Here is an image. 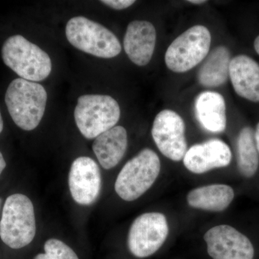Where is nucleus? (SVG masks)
<instances>
[{"instance_id":"1","label":"nucleus","mask_w":259,"mask_h":259,"mask_svg":"<svg viewBox=\"0 0 259 259\" xmlns=\"http://www.w3.org/2000/svg\"><path fill=\"white\" fill-rule=\"evenodd\" d=\"M5 100L15 123L30 131L36 128L44 117L47 93L40 83L19 78L10 83Z\"/></svg>"},{"instance_id":"2","label":"nucleus","mask_w":259,"mask_h":259,"mask_svg":"<svg viewBox=\"0 0 259 259\" xmlns=\"http://www.w3.org/2000/svg\"><path fill=\"white\" fill-rule=\"evenodd\" d=\"M36 233L35 212L31 200L23 194L9 196L0 221V238L13 249L30 244Z\"/></svg>"},{"instance_id":"3","label":"nucleus","mask_w":259,"mask_h":259,"mask_svg":"<svg viewBox=\"0 0 259 259\" xmlns=\"http://www.w3.org/2000/svg\"><path fill=\"white\" fill-rule=\"evenodd\" d=\"M5 65L19 76L28 81H42L52 70L51 58L47 53L20 35L8 37L2 48Z\"/></svg>"},{"instance_id":"4","label":"nucleus","mask_w":259,"mask_h":259,"mask_svg":"<svg viewBox=\"0 0 259 259\" xmlns=\"http://www.w3.org/2000/svg\"><path fill=\"white\" fill-rule=\"evenodd\" d=\"M66 35L73 47L97 57L111 59L121 52L120 42L113 32L85 17L70 19Z\"/></svg>"},{"instance_id":"5","label":"nucleus","mask_w":259,"mask_h":259,"mask_svg":"<svg viewBox=\"0 0 259 259\" xmlns=\"http://www.w3.org/2000/svg\"><path fill=\"white\" fill-rule=\"evenodd\" d=\"M120 117V106L112 97L84 95L78 98L74 110L75 122L86 139H96L115 127Z\"/></svg>"},{"instance_id":"6","label":"nucleus","mask_w":259,"mask_h":259,"mask_svg":"<svg viewBox=\"0 0 259 259\" xmlns=\"http://www.w3.org/2000/svg\"><path fill=\"white\" fill-rule=\"evenodd\" d=\"M161 171L159 157L149 148L143 149L121 169L115 184L120 198L131 202L147 192Z\"/></svg>"},{"instance_id":"7","label":"nucleus","mask_w":259,"mask_h":259,"mask_svg":"<svg viewBox=\"0 0 259 259\" xmlns=\"http://www.w3.org/2000/svg\"><path fill=\"white\" fill-rule=\"evenodd\" d=\"M211 34L203 25H194L177 37L165 54L168 69L176 73L190 71L208 55Z\"/></svg>"},{"instance_id":"8","label":"nucleus","mask_w":259,"mask_h":259,"mask_svg":"<svg viewBox=\"0 0 259 259\" xmlns=\"http://www.w3.org/2000/svg\"><path fill=\"white\" fill-rule=\"evenodd\" d=\"M168 235V225L164 214L144 213L135 220L130 228V251L138 258L150 256L161 248Z\"/></svg>"},{"instance_id":"9","label":"nucleus","mask_w":259,"mask_h":259,"mask_svg":"<svg viewBox=\"0 0 259 259\" xmlns=\"http://www.w3.org/2000/svg\"><path fill=\"white\" fill-rule=\"evenodd\" d=\"M151 134L163 156L174 161H180L185 157L187 151L185 123L176 112H160L153 121Z\"/></svg>"},{"instance_id":"10","label":"nucleus","mask_w":259,"mask_h":259,"mask_svg":"<svg viewBox=\"0 0 259 259\" xmlns=\"http://www.w3.org/2000/svg\"><path fill=\"white\" fill-rule=\"evenodd\" d=\"M204 239L213 259H253L254 256L251 242L233 227H213L204 234Z\"/></svg>"},{"instance_id":"11","label":"nucleus","mask_w":259,"mask_h":259,"mask_svg":"<svg viewBox=\"0 0 259 259\" xmlns=\"http://www.w3.org/2000/svg\"><path fill=\"white\" fill-rule=\"evenodd\" d=\"M69 186L75 202L81 205L93 204L102 187L101 173L96 162L86 156L74 160L70 168Z\"/></svg>"},{"instance_id":"12","label":"nucleus","mask_w":259,"mask_h":259,"mask_svg":"<svg viewBox=\"0 0 259 259\" xmlns=\"http://www.w3.org/2000/svg\"><path fill=\"white\" fill-rule=\"evenodd\" d=\"M231 159L229 146L221 140L211 139L190 147L183 162L189 171L201 175L214 168L228 166Z\"/></svg>"},{"instance_id":"13","label":"nucleus","mask_w":259,"mask_h":259,"mask_svg":"<svg viewBox=\"0 0 259 259\" xmlns=\"http://www.w3.org/2000/svg\"><path fill=\"white\" fill-rule=\"evenodd\" d=\"M156 42V31L152 23L134 20L129 24L124 37V49L135 64L144 66L150 62Z\"/></svg>"},{"instance_id":"14","label":"nucleus","mask_w":259,"mask_h":259,"mask_svg":"<svg viewBox=\"0 0 259 259\" xmlns=\"http://www.w3.org/2000/svg\"><path fill=\"white\" fill-rule=\"evenodd\" d=\"M229 76L235 92L251 102H259V65L249 56H237L230 64Z\"/></svg>"},{"instance_id":"15","label":"nucleus","mask_w":259,"mask_h":259,"mask_svg":"<svg viewBox=\"0 0 259 259\" xmlns=\"http://www.w3.org/2000/svg\"><path fill=\"white\" fill-rule=\"evenodd\" d=\"M197 120L204 130L214 134L226 128V106L221 94L207 91L199 94L194 102Z\"/></svg>"},{"instance_id":"16","label":"nucleus","mask_w":259,"mask_h":259,"mask_svg":"<svg viewBox=\"0 0 259 259\" xmlns=\"http://www.w3.org/2000/svg\"><path fill=\"white\" fill-rule=\"evenodd\" d=\"M127 134L125 127L117 125L97 136L93 149L101 166L111 169L117 166L127 151Z\"/></svg>"},{"instance_id":"17","label":"nucleus","mask_w":259,"mask_h":259,"mask_svg":"<svg viewBox=\"0 0 259 259\" xmlns=\"http://www.w3.org/2000/svg\"><path fill=\"white\" fill-rule=\"evenodd\" d=\"M231 54L226 47H215L206 56L197 73V79L206 88L222 86L229 77Z\"/></svg>"},{"instance_id":"18","label":"nucleus","mask_w":259,"mask_h":259,"mask_svg":"<svg viewBox=\"0 0 259 259\" xmlns=\"http://www.w3.org/2000/svg\"><path fill=\"white\" fill-rule=\"evenodd\" d=\"M234 190L226 185L198 187L187 194V203L193 208L211 212H222L234 199Z\"/></svg>"},{"instance_id":"19","label":"nucleus","mask_w":259,"mask_h":259,"mask_svg":"<svg viewBox=\"0 0 259 259\" xmlns=\"http://www.w3.org/2000/svg\"><path fill=\"white\" fill-rule=\"evenodd\" d=\"M237 157L240 173L246 178L254 176L258 170L259 159L254 134L251 127H243L238 135Z\"/></svg>"},{"instance_id":"20","label":"nucleus","mask_w":259,"mask_h":259,"mask_svg":"<svg viewBox=\"0 0 259 259\" xmlns=\"http://www.w3.org/2000/svg\"><path fill=\"white\" fill-rule=\"evenodd\" d=\"M44 250L45 253H39L34 259H79L74 250L60 240H48Z\"/></svg>"},{"instance_id":"21","label":"nucleus","mask_w":259,"mask_h":259,"mask_svg":"<svg viewBox=\"0 0 259 259\" xmlns=\"http://www.w3.org/2000/svg\"><path fill=\"white\" fill-rule=\"evenodd\" d=\"M101 3L110 7L112 9L120 10L129 8L131 5L134 4L136 1H134V0H103V1H101Z\"/></svg>"},{"instance_id":"22","label":"nucleus","mask_w":259,"mask_h":259,"mask_svg":"<svg viewBox=\"0 0 259 259\" xmlns=\"http://www.w3.org/2000/svg\"><path fill=\"white\" fill-rule=\"evenodd\" d=\"M254 139L255 146H256L257 151L259 153V123L257 125L256 129L254 134Z\"/></svg>"},{"instance_id":"23","label":"nucleus","mask_w":259,"mask_h":259,"mask_svg":"<svg viewBox=\"0 0 259 259\" xmlns=\"http://www.w3.org/2000/svg\"><path fill=\"white\" fill-rule=\"evenodd\" d=\"M5 167H6V162H5V158L3 157V155L0 152V175L4 171Z\"/></svg>"},{"instance_id":"24","label":"nucleus","mask_w":259,"mask_h":259,"mask_svg":"<svg viewBox=\"0 0 259 259\" xmlns=\"http://www.w3.org/2000/svg\"><path fill=\"white\" fill-rule=\"evenodd\" d=\"M187 2L194 5H202L207 3V1H204V0H190V1Z\"/></svg>"},{"instance_id":"25","label":"nucleus","mask_w":259,"mask_h":259,"mask_svg":"<svg viewBox=\"0 0 259 259\" xmlns=\"http://www.w3.org/2000/svg\"><path fill=\"white\" fill-rule=\"evenodd\" d=\"M255 50L256 51L257 54L259 55V35L255 38L254 41Z\"/></svg>"},{"instance_id":"26","label":"nucleus","mask_w":259,"mask_h":259,"mask_svg":"<svg viewBox=\"0 0 259 259\" xmlns=\"http://www.w3.org/2000/svg\"><path fill=\"white\" fill-rule=\"evenodd\" d=\"M4 127V122H3V117H2L1 112H0V134L3 131Z\"/></svg>"}]
</instances>
